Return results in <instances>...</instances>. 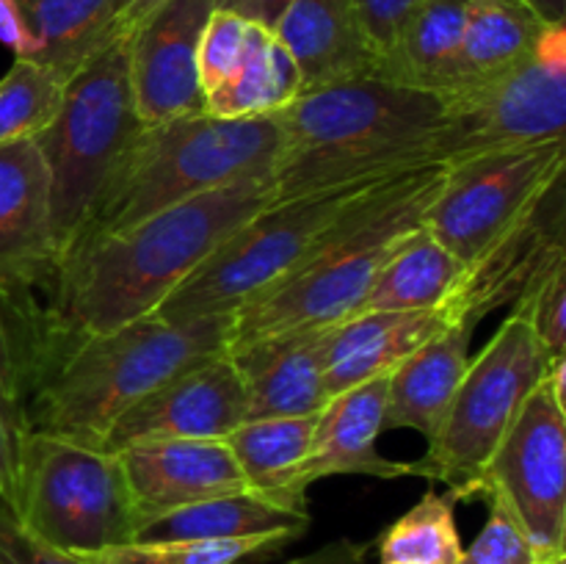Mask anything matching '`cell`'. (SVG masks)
I'll use <instances>...</instances> for the list:
<instances>
[{
    "label": "cell",
    "instance_id": "6da1fadb",
    "mask_svg": "<svg viewBox=\"0 0 566 564\" xmlns=\"http://www.w3.org/2000/svg\"><path fill=\"white\" fill-rule=\"evenodd\" d=\"M274 177H247L147 216L61 258L42 296L55 335H97L153 315L202 260L274 199Z\"/></svg>",
    "mask_w": 566,
    "mask_h": 564
},
{
    "label": "cell",
    "instance_id": "7a4b0ae2",
    "mask_svg": "<svg viewBox=\"0 0 566 564\" xmlns=\"http://www.w3.org/2000/svg\"><path fill=\"white\" fill-rule=\"evenodd\" d=\"M274 116V199H291L434 164L446 103L434 92L359 75L304 88Z\"/></svg>",
    "mask_w": 566,
    "mask_h": 564
},
{
    "label": "cell",
    "instance_id": "3957f363",
    "mask_svg": "<svg viewBox=\"0 0 566 564\" xmlns=\"http://www.w3.org/2000/svg\"><path fill=\"white\" fill-rule=\"evenodd\" d=\"M230 315L175 324L160 315L97 335H55L48 324L31 404L39 435L105 446L116 420L188 365L227 352Z\"/></svg>",
    "mask_w": 566,
    "mask_h": 564
},
{
    "label": "cell",
    "instance_id": "277c9868",
    "mask_svg": "<svg viewBox=\"0 0 566 564\" xmlns=\"http://www.w3.org/2000/svg\"><path fill=\"white\" fill-rule=\"evenodd\" d=\"M442 177L446 166L426 164L368 188L285 280L230 315L227 348L359 313L392 249L423 224Z\"/></svg>",
    "mask_w": 566,
    "mask_h": 564
},
{
    "label": "cell",
    "instance_id": "5b68a950",
    "mask_svg": "<svg viewBox=\"0 0 566 564\" xmlns=\"http://www.w3.org/2000/svg\"><path fill=\"white\" fill-rule=\"evenodd\" d=\"M276 153L280 125L274 114L221 119L202 111L144 125L99 188L86 224L66 252L213 188L269 177Z\"/></svg>",
    "mask_w": 566,
    "mask_h": 564
},
{
    "label": "cell",
    "instance_id": "8992f818",
    "mask_svg": "<svg viewBox=\"0 0 566 564\" xmlns=\"http://www.w3.org/2000/svg\"><path fill=\"white\" fill-rule=\"evenodd\" d=\"M142 127L125 31L72 72L59 114L36 136L50 175L59 260L86 224L99 188Z\"/></svg>",
    "mask_w": 566,
    "mask_h": 564
},
{
    "label": "cell",
    "instance_id": "52a82bcc",
    "mask_svg": "<svg viewBox=\"0 0 566 564\" xmlns=\"http://www.w3.org/2000/svg\"><path fill=\"white\" fill-rule=\"evenodd\" d=\"M385 180V177H379ZM379 180L348 182L291 199H271L238 224L199 269H193L155 315L175 324L232 315L285 280L335 227V221Z\"/></svg>",
    "mask_w": 566,
    "mask_h": 564
},
{
    "label": "cell",
    "instance_id": "ba28073f",
    "mask_svg": "<svg viewBox=\"0 0 566 564\" xmlns=\"http://www.w3.org/2000/svg\"><path fill=\"white\" fill-rule=\"evenodd\" d=\"M528 318L506 315L492 341L470 357L459 390L429 451L418 459L426 481H440L457 501L479 498L492 453L523 412L531 393L545 382L551 363Z\"/></svg>",
    "mask_w": 566,
    "mask_h": 564
},
{
    "label": "cell",
    "instance_id": "9c48e42d",
    "mask_svg": "<svg viewBox=\"0 0 566 564\" xmlns=\"http://www.w3.org/2000/svg\"><path fill=\"white\" fill-rule=\"evenodd\" d=\"M17 520L77 556L133 542L138 520L119 453L33 431Z\"/></svg>",
    "mask_w": 566,
    "mask_h": 564
},
{
    "label": "cell",
    "instance_id": "30bf717a",
    "mask_svg": "<svg viewBox=\"0 0 566 564\" xmlns=\"http://www.w3.org/2000/svg\"><path fill=\"white\" fill-rule=\"evenodd\" d=\"M434 136V164L451 166L497 149L558 142L566 127V25H551L539 48L495 81L448 94Z\"/></svg>",
    "mask_w": 566,
    "mask_h": 564
},
{
    "label": "cell",
    "instance_id": "8fae6325",
    "mask_svg": "<svg viewBox=\"0 0 566 564\" xmlns=\"http://www.w3.org/2000/svg\"><path fill=\"white\" fill-rule=\"evenodd\" d=\"M564 376L566 357H556L492 453L479 484V495L506 509L517 523L539 564L566 558Z\"/></svg>",
    "mask_w": 566,
    "mask_h": 564
},
{
    "label": "cell",
    "instance_id": "7c38bea8",
    "mask_svg": "<svg viewBox=\"0 0 566 564\" xmlns=\"http://www.w3.org/2000/svg\"><path fill=\"white\" fill-rule=\"evenodd\" d=\"M564 138L531 147L497 149L446 166V177L426 210L423 227L464 265L536 208L564 177Z\"/></svg>",
    "mask_w": 566,
    "mask_h": 564
},
{
    "label": "cell",
    "instance_id": "4fadbf2b",
    "mask_svg": "<svg viewBox=\"0 0 566 564\" xmlns=\"http://www.w3.org/2000/svg\"><path fill=\"white\" fill-rule=\"evenodd\" d=\"M247 420V387L227 352L188 365L127 409L105 437L108 451L153 440H224Z\"/></svg>",
    "mask_w": 566,
    "mask_h": 564
},
{
    "label": "cell",
    "instance_id": "5bb4252c",
    "mask_svg": "<svg viewBox=\"0 0 566 564\" xmlns=\"http://www.w3.org/2000/svg\"><path fill=\"white\" fill-rule=\"evenodd\" d=\"M216 0H164L127 31L130 83L144 125L202 114L199 39Z\"/></svg>",
    "mask_w": 566,
    "mask_h": 564
},
{
    "label": "cell",
    "instance_id": "9a60e30c",
    "mask_svg": "<svg viewBox=\"0 0 566 564\" xmlns=\"http://www.w3.org/2000/svg\"><path fill=\"white\" fill-rule=\"evenodd\" d=\"M562 263H566V197L564 177H558L523 221L464 265L462 282L446 304L448 318L451 324L468 321L479 326Z\"/></svg>",
    "mask_w": 566,
    "mask_h": 564
},
{
    "label": "cell",
    "instance_id": "2e32d148",
    "mask_svg": "<svg viewBox=\"0 0 566 564\" xmlns=\"http://www.w3.org/2000/svg\"><path fill=\"white\" fill-rule=\"evenodd\" d=\"M59 269L50 175L36 138L0 144V288L44 296Z\"/></svg>",
    "mask_w": 566,
    "mask_h": 564
},
{
    "label": "cell",
    "instance_id": "e0dca14e",
    "mask_svg": "<svg viewBox=\"0 0 566 564\" xmlns=\"http://www.w3.org/2000/svg\"><path fill=\"white\" fill-rule=\"evenodd\" d=\"M48 341L39 293L0 288V512L17 520L22 468L33 437L31 404Z\"/></svg>",
    "mask_w": 566,
    "mask_h": 564
},
{
    "label": "cell",
    "instance_id": "ac0fdd59",
    "mask_svg": "<svg viewBox=\"0 0 566 564\" xmlns=\"http://www.w3.org/2000/svg\"><path fill=\"white\" fill-rule=\"evenodd\" d=\"M138 529L208 498L249 490L224 440H153L122 448Z\"/></svg>",
    "mask_w": 566,
    "mask_h": 564
},
{
    "label": "cell",
    "instance_id": "d6986e66",
    "mask_svg": "<svg viewBox=\"0 0 566 564\" xmlns=\"http://www.w3.org/2000/svg\"><path fill=\"white\" fill-rule=\"evenodd\" d=\"M387 376H376L326 398L315 415L313 446L293 479L298 495H307L315 481L329 476H370L381 481L403 476L423 479L420 462H398L379 451V435L385 431Z\"/></svg>",
    "mask_w": 566,
    "mask_h": 564
},
{
    "label": "cell",
    "instance_id": "ffe728a7",
    "mask_svg": "<svg viewBox=\"0 0 566 564\" xmlns=\"http://www.w3.org/2000/svg\"><path fill=\"white\" fill-rule=\"evenodd\" d=\"M329 326L291 330L227 348L247 387L249 418L318 415L326 404L324 348Z\"/></svg>",
    "mask_w": 566,
    "mask_h": 564
},
{
    "label": "cell",
    "instance_id": "44dd1931",
    "mask_svg": "<svg viewBox=\"0 0 566 564\" xmlns=\"http://www.w3.org/2000/svg\"><path fill=\"white\" fill-rule=\"evenodd\" d=\"M446 326H451L446 310H359L326 330V393L337 396L392 374Z\"/></svg>",
    "mask_w": 566,
    "mask_h": 564
},
{
    "label": "cell",
    "instance_id": "7402d4cb",
    "mask_svg": "<svg viewBox=\"0 0 566 564\" xmlns=\"http://www.w3.org/2000/svg\"><path fill=\"white\" fill-rule=\"evenodd\" d=\"M274 33L296 61L304 88L379 72L357 0H291Z\"/></svg>",
    "mask_w": 566,
    "mask_h": 564
},
{
    "label": "cell",
    "instance_id": "603a6c76",
    "mask_svg": "<svg viewBox=\"0 0 566 564\" xmlns=\"http://www.w3.org/2000/svg\"><path fill=\"white\" fill-rule=\"evenodd\" d=\"M473 335L475 324L468 321L446 326L387 376L385 429H412L434 440L468 370Z\"/></svg>",
    "mask_w": 566,
    "mask_h": 564
},
{
    "label": "cell",
    "instance_id": "cb8c5ba5",
    "mask_svg": "<svg viewBox=\"0 0 566 564\" xmlns=\"http://www.w3.org/2000/svg\"><path fill=\"white\" fill-rule=\"evenodd\" d=\"M547 28L525 0H470L462 42L442 97L495 81L523 64L539 48Z\"/></svg>",
    "mask_w": 566,
    "mask_h": 564
},
{
    "label": "cell",
    "instance_id": "d4e9b609",
    "mask_svg": "<svg viewBox=\"0 0 566 564\" xmlns=\"http://www.w3.org/2000/svg\"><path fill=\"white\" fill-rule=\"evenodd\" d=\"M307 525V503H287L263 495V492L241 490L149 520L136 531V540H247V536L269 534H285L298 540Z\"/></svg>",
    "mask_w": 566,
    "mask_h": 564
},
{
    "label": "cell",
    "instance_id": "484cf974",
    "mask_svg": "<svg viewBox=\"0 0 566 564\" xmlns=\"http://www.w3.org/2000/svg\"><path fill=\"white\" fill-rule=\"evenodd\" d=\"M136 0H17L31 36V61L64 72L86 64L111 39L125 33L122 20Z\"/></svg>",
    "mask_w": 566,
    "mask_h": 564
},
{
    "label": "cell",
    "instance_id": "4316f807",
    "mask_svg": "<svg viewBox=\"0 0 566 564\" xmlns=\"http://www.w3.org/2000/svg\"><path fill=\"white\" fill-rule=\"evenodd\" d=\"M470 0H418L396 44L381 59L379 77L423 92H446L464 33Z\"/></svg>",
    "mask_w": 566,
    "mask_h": 564
},
{
    "label": "cell",
    "instance_id": "83f0119b",
    "mask_svg": "<svg viewBox=\"0 0 566 564\" xmlns=\"http://www.w3.org/2000/svg\"><path fill=\"white\" fill-rule=\"evenodd\" d=\"M304 92L302 72L271 28L252 22L249 44L238 70L205 94V111L221 119L280 114Z\"/></svg>",
    "mask_w": 566,
    "mask_h": 564
},
{
    "label": "cell",
    "instance_id": "f1b7e54d",
    "mask_svg": "<svg viewBox=\"0 0 566 564\" xmlns=\"http://www.w3.org/2000/svg\"><path fill=\"white\" fill-rule=\"evenodd\" d=\"M462 274V260L420 224L392 249L363 310H446Z\"/></svg>",
    "mask_w": 566,
    "mask_h": 564
},
{
    "label": "cell",
    "instance_id": "f546056e",
    "mask_svg": "<svg viewBox=\"0 0 566 564\" xmlns=\"http://www.w3.org/2000/svg\"><path fill=\"white\" fill-rule=\"evenodd\" d=\"M315 415L249 418L224 437L249 490L287 503H307L293 479L313 446Z\"/></svg>",
    "mask_w": 566,
    "mask_h": 564
},
{
    "label": "cell",
    "instance_id": "4dcf8cb0",
    "mask_svg": "<svg viewBox=\"0 0 566 564\" xmlns=\"http://www.w3.org/2000/svg\"><path fill=\"white\" fill-rule=\"evenodd\" d=\"M457 498L451 492H423L418 503L381 531V564H457L462 536L457 529Z\"/></svg>",
    "mask_w": 566,
    "mask_h": 564
},
{
    "label": "cell",
    "instance_id": "1f68e13d",
    "mask_svg": "<svg viewBox=\"0 0 566 564\" xmlns=\"http://www.w3.org/2000/svg\"><path fill=\"white\" fill-rule=\"evenodd\" d=\"M66 81L53 66L14 59L0 77V144L36 138L59 114Z\"/></svg>",
    "mask_w": 566,
    "mask_h": 564
},
{
    "label": "cell",
    "instance_id": "d6a6232c",
    "mask_svg": "<svg viewBox=\"0 0 566 564\" xmlns=\"http://www.w3.org/2000/svg\"><path fill=\"white\" fill-rule=\"evenodd\" d=\"M293 536L269 534L247 540H164L125 542L94 553H81L86 564H241L247 558L287 545ZM77 556V553H75Z\"/></svg>",
    "mask_w": 566,
    "mask_h": 564
},
{
    "label": "cell",
    "instance_id": "836d02e7",
    "mask_svg": "<svg viewBox=\"0 0 566 564\" xmlns=\"http://www.w3.org/2000/svg\"><path fill=\"white\" fill-rule=\"evenodd\" d=\"M249 31H252V22L243 20L235 11H210L208 22L202 28V39H199L197 55L199 83H202L205 94L219 88L238 70V64L243 61V53H247Z\"/></svg>",
    "mask_w": 566,
    "mask_h": 564
},
{
    "label": "cell",
    "instance_id": "e575fe53",
    "mask_svg": "<svg viewBox=\"0 0 566 564\" xmlns=\"http://www.w3.org/2000/svg\"><path fill=\"white\" fill-rule=\"evenodd\" d=\"M512 310L528 318L531 330L539 337L551 357H564L566 348V263L547 271L534 282Z\"/></svg>",
    "mask_w": 566,
    "mask_h": 564
},
{
    "label": "cell",
    "instance_id": "d590c367",
    "mask_svg": "<svg viewBox=\"0 0 566 564\" xmlns=\"http://www.w3.org/2000/svg\"><path fill=\"white\" fill-rule=\"evenodd\" d=\"M457 564H539L531 542L509 512L490 501V518L470 547H462Z\"/></svg>",
    "mask_w": 566,
    "mask_h": 564
},
{
    "label": "cell",
    "instance_id": "8d00e7d4",
    "mask_svg": "<svg viewBox=\"0 0 566 564\" xmlns=\"http://www.w3.org/2000/svg\"><path fill=\"white\" fill-rule=\"evenodd\" d=\"M0 564H86L75 553H66L39 540L20 520L0 512Z\"/></svg>",
    "mask_w": 566,
    "mask_h": 564
},
{
    "label": "cell",
    "instance_id": "74e56055",
    "mask_svg": "<svg viewBox=\"0 0 566 564\" xmlns=\"http://www.w3.org/2000/svg\"><path fill=\"white\" fill-rule=\"evenodd\" d=\"M359 20H363V31L368 36L370 50L376 53V61L381 64L390 48L396 44L398 33H401L403 22L412 14L418 0H357ZM379 75V72H376Z\"/></svg>",
    "mask_w": 566,
    "mask_h": 564
},
{
    "label": "cell",
    "instance_id": "f35d334b",
    "mask_svg": "<svg viewBox=\"0 0 566 564\" xmlns=\"http://www.w3.org/2000/svg\"><path fill=\"white\" fill-rule=\"evenodd\" d=\"M365 558H368V542H354L343 536L282 564H365Z\"/></svg>",
    "mask_w": 566,
    "mask_h": 564
},
{
    "label": "cell",
    "instance_id": "ab89813d",
    "mask_svg": "<svg viewBox=\"0 0 566 564\" xmlns=\"http://www.w3.org/2000/svg\"><path fill=\"white\" fill-rule=\"evenodd\" d=\"M0 42L14 50L17 59H31L33 44L17 9V0H0Z\"/></svg>",
    "mask_w": 566,
    "mask_h": 564
},
{
    "label": "cell",
    "instance_id": "60d3db41",
    "mask_svg": "<svg viewBox=\"0 0 566 564\" xmlns=\"http://www.w3.org/2000/svg\"><path fill=\"white\" fill-rule=\"evenodd\" d=\"M287 6H291V0H216V9L235 11L243 20L258 22V25L271 28V31H274Z\"/></svg>",
    "mask_w": 566,
    "mask_h": 564
},
{
    "label": "cell",
    "instance_id": "b9f144b4",
    "mask_svg": "<svg viewBox=\"0 0 566 564\" xmlns=\"http://www.w3.org/2000/svg\"><path fill=\"white\" fill-rule=\"evenodd\" d=\"M547 25H566V0H525Z\"/></svg>",
    "mask_w": 566,
    "mask_h": 564
},
{
    "label": "cell",
    "instance_id": "7bdbcfd3",
    "mask_svg": "<svg viewBox=\"0 0 566 564\" xmlns=\"http://www.w3.org/2000/svg\"><path fill=\"white\" fill-rule=\"evenodd\" d=\"M158 3H164V0H136V3L127 9L125 20H122V28H125V31H130V28L136 25V22L147 14V11H153Z\"/></svg>",
    "mask_w": 566,
    "mask_h": 564
},
{
    "label": "cell",
    "instance_id": "ee69618b",
    "mask_svg": "<svg viewBox=\"0 0 566 564\" xmlns=\"http://www.w3.org/2000/svg\"><path fill=\"white\" fill-rule=\"evenodd\" d=\"M547 564H566V558H556V562H547Z\"/></svg>",
    "mask_w": 566,
    "mask_h": 564
}]
</instances>
